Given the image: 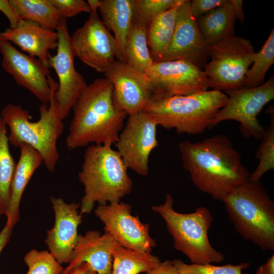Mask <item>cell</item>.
Segmentation results:
<instances>
[{
    "label": "cell",
    "mask_w": 274,
    "mask_h": 274,
    "mask_svg": "<svg viewBox=\"0 0 274 274\" xmlns=\"http://www.w3.org/2000/svg\"><path fill=\"white\" fill-rule=\"evenodd\" d=\"M227 98L223 91L214 90L188 95H152L143 111L158 126L175 129L178 134H199L211 128Z\"/></svg>",
    "instance_id": "4"
},
{
    "label": "cell",
    "mask_w": 274,
    "mask_h": 274,
    "mask_svg": "<svg viewBox=\"0 0 274 274\" xmlns=\"http://www.w3.org/2000/svg\"><path fill=\"white\" fill-rule=\"evenodd\" d=\"M113 258L112 274H139L155 267L161 262L151 253L131 250L118 242L111 250Z\"/></svg>",
    "instance_id": "25"
},
{
    "label": "cell",
    "mask_w": 274,
    "mask_h": 274,
    "mask_svg": "<svg viewBox=\"0 0 274 274\" xmlns=\"http://www.w3.org/2000/svg\"><path fill=\"white\" fill-rule=\"evenodd\" d=\"M184 0H133V21L148 28L158 16Z\"/></svg>",
    "instance_id": "31"
},
{
    "label": "cell",
    "mask_w": 274,
    "mask_h": 274,
    "mask_svg": "<svg viewBox=\"0 0 274 274\" xmlns=\"http://www.w3.org/2000/svg\"><path fill=\"white\" fill-rule=\"evenodd\" d=\"M115 145L128 168L140 176L149 174L151 152L158 145L156 121L142 111L128 116Z\"/></svg>",
    "instance_id": "10"
},
{
    "label": "cell",
    "mask_w": 274,
    "mask_h": 274,
    "mask_svg": "<svg viewBox=\"0 0 274 274\" xmlns=\"http://www.w3.org/2000/svg\"><path fill=\"white\" fill-rule=\"evenodd\" d=\"M0 11L8 18L10 24V27L14 28L17 26L20 19L9 0H0Z\"/></svg>",
    "instance_id": "36"
},
{
    "label": "cell",
    "mask_w": 274,
    "mask_h": 274,
    "mask_svg": "<svg viewBox=\"0 0 274 274\" xmlns=\"http://www.w3.org/2000/svg\"><path fill=\"white\" fill-rule=\"evenodd\" d=\"M227 0H193L190 1V8L192 15L196 19L220 7Z\"/></svg>",
    "instance_id": "35"
},
{
    "label": "cell",
    "mask_w": 274,
    "mask_h": 274,
    "mask_svg": "<svg viewBox=\"0 0 274 274\" xmlns=\"http://www.w3.org/2000/svg\"><path fill=\"white\" fill-rule=\"evenodd\" d=\"M53 90L49 106L42 104L39 110L40 117L36 122L31 121L29 112L19 105H6L1 112L10 133L9 144L19 147L22 144L30 145L42 155L46 169L53 172L59 159L57 142L64 130L63 120L57 111L55 92Z\"/></svg>",
    "instance_id": "5"
},
{
    "label": "cell",
    "mask_w": 274,
    "mask_h": 274,
    "mask_svg": "<svg viewBox=\"0 0 274 274\" xmlns=\"http://www.w3.org/2000/svg\"><path fill=\"white\" fill-rule=\"evenodd\" d=\"M183 3L158 16L147 28L148 46L154 62L161 61L169 45L175 27L177 10Z\"/></svg>",
    "instance_id": "24"
},
{
    "label": "cell",
    "mask_w": 274,
    "mask_h": 274,
    "mask_svg": "<svg viewBox=\"0 0 274 274\" xmlns=\"http://www.w3.org/2000/svg\"><path fill=\"white\" fill-rule=\"evenodd\" d=\"M56 31L58 33L57 53L49 56V67L55 71L58 88L55 92L58 115L62 120L67 117L77 100L87 84L75 68L73 52L66 18H63Z\"/></svg>",
    "instance_id": "12"
},
{
    "label": "cell",
    "mask_w": 274,
    "mask_h": 274,
    "mask_svg": "<svg viewBox=\"0 0 274 274\" xmlns=\"http://www.w3.org/2000/svg\"><path fill=\"white\" fill-rule=\"evenodd\" d=\"M181 274H193V273H190V272H186V273H181Z\"/></svg>",
    "instance_id": "42"
},
{
    "label": "cell",
    "mask_w": 274,
    "mask_h": 274,
    "mask_svg": "<svg viewBox=\"0 0 274 274\" xmlns=\"http://www.w3.org/2000/svg\"><path fill=\"white\" fill-rule=\"evenodd\" d=\"M256 274H274V254L268 258L267 262L260 266Z\"/></svg>",
    "instance_id": "41"
},
{
    "label": "cell",
    "mask_w": 274,
    "mask_h": 274,
    "mask_svg": "<svg viewBox=\"0 0 274 274\" xmlns=\"http://www.w3.org/2000/svg\"><path fill=\"white\" fill-rule=\"evenodd\" d=\"M0 52L3 56L2 65L5 71L42 104L49 103L53 90L58 86L50 76L49 67L36 57L19 51L1 36Z\"/></svg>",
    "instance_id": "15"
},
{
    "label": "cell",
    "mask_w": 274,
    "mask_h": 274,
    "mask_svg": "<svg viewBox=\"0 0 274 274\" xmlns=\"http://www.w3.org/2000/svg\"><path fill=\"white\" fill-rule=\"evenodd\" d=\"M20 19L55 30L63 18L50 0H9Z\"/></svg>",
    "instance_id": "26"
},
{
    "label": "cell",
    "mask_w": 274,
    "mask_h": 274,
    "mask_svg": "<svg viewBox=\"0 0 274 274\" xmlns=\"http://www.w3.org/2000/svg\"><path fill=\"white\" fill-rule=\"evenodd\" d=\"M152 95H188L208 90L204 72L184 60L154 62L145 74Z\"/></svg>",
    "instance_id": "11"
},
{
    "label": "cell",
    "mask_w": 274,
    "mask_h": 274,
    "mask_svg": "<svg viewBox=\"0 0 274 274\" xmlns=\"http://www.w3.org/2000/svg\"><path fill=\"white\" fill-rule=\"evenodd\" d=\"M255 53L249 40L235 35L209 45L203 70L209 88L220 91L243 88Z\"/></svg>",
    "instance_id": "8"
},
{
    "label": "cell",
    "mask_w": 274,
    "mask_h": 274,
    "mask_svg": "<svg viewBox=\"0 0 274 274\" xmlns=\"http://www.w3.org/2000/svg\"><path fill=\"white\" fill-rule=\"evenodd\" d=\"M190 3L184 0L179 7L173 36L160 61L184 60L202 70L209 59V45L191 12Z\"/></svg>",
    "instance_id": "16"
},
{
    "label": "cell",
    "mask_w": 274,
    "mask_h": 274,
    "mask_svg": "<svg viewBox=\"0 0 274 274\" xmlns=\"http://www.w3.org/2000/svg\"><path fill=\"white\" fill-rule=\"evenodd\" d=\"M172 263L180 274L186 272L193 274H243V270L247 268L249 263L243 262L236 265L231 263L222 266L207 264H188L180 259H174Z\"/></svg>",
    "instance_id": "33"
},
{
    "label": "cell",
    "mask_w": 274,
    "mask_h": 274,
    "mask_svg": "<svg viewBox=\"0 0 274 274\" xmlns=\"http://www.w3.org/2000/svg\"><path fill=\"white\" fill-rule=\"evenodd\" d=\"M76 57L100 73H106L118 56V46L114 36L99 19L91 13L84 25L71 36Z\"/></svg>",
    "instance_id": "13"
},
{
    "label": "cell",
    "mask_w": 274,
    "mask_h": 274,
    "mask_svg": "<svg viewBox=\"0 0 274 274\" xmlns=\"http://www.w3.org/2000/svg\"><path fill=\"white\" fill-rule=\"evenodd\" d=\"M131 213V205L121 201L99 205L94 211L104 225L105 232L111 235L120 245L151 253L156 243L150 235V225Z\"/></svg>",
    "instance_id": "14"
},
{
    "label": "cell",
    "mask_w": 274,
    "mask_h": 274,
    "mask_svg": "<svg viewBox=\"0 0 274 274\" xmlns=\"http://www.w3.org/2000/svg\"><path fill=\"white\" fill-rule=\"evenodd\" d=\"M267 112L270 114V121L268 126L265 129L261 143L255 153V158L259 163L250 174L249 181L259 182L261 178L267 172L274 169V111L270 107Z\"/></svg>",
    "instance_id": "30"
},
{
    "label": "cell",
    "mask_w": 274,
    "mask_h": 274,
    "mask_svg": "<svg viewBox=\"0 0 274 274\" xmlns=\"http://www.w3.org/2000/svg\"><path fill=\"white\" fill-rule=\"evenodd\" d=\"M24 261L28 267L26 274H61L64 269L46 250L32 249L25 254Z\"/></svg>",
    "instance_id": "32"
},
{
    "label": "cell",
    "mask_w": 274,
    "mask_h": 274,
    "mask_svg": "<svg viewBox=\"0 0 274 274\" xmlns=\"http://www.w3.org/2000/svg\"><path fill=\"white\" fill-rule=\"evenodd\" d=\"M12 184L6 225L13 228L19 219V206L24 191L36 170L43 163L40 153L29 145L21 144Z\"/></svg>",
    "instance_id": "21"
},
{
    "label": "cell",
    "mask_w": 274,
    "mask_h": 274,
    "mask_svg": "<svg viewBox=\"0 0 274 274\" xmlns=\"http://www.w3.org/2000/svg\"><path fill=\"white\" fill-rule=\"evenodd\" d=\"M224 92L227 100L215 115L211 128L225 120L236 121L240 124V132L245 138L253 137L261 141L265 128L257 116L263 107L274 98L273 76L257 87Z\"/></svg>",
    "instance_id": "9"
},
{
    "label": "cell",
    "mask_w": 274,
    "mask_h": 274,
    "mask_svg": "<svg viewBox=\"0 0 274 274\" xmlns=\"http://www.w3.org/2000/svg\"><path fill=\"white\" fill-rule=\"evenodd\" d=\"M54 212L53 227L47 231L45 243L50 253L60 264L70 262L71 257L78 240V228L82 222L78 203H67L60 197H51Z\"/></svg>",
    "instance_id": "17"
},
{
    "label": "cell",
    "mask_w": 274,
    "mask_h": 274,
    "mask_svg": "<svg viewBox=\"0 0 274 274\" xmlns=\"http://www.w3.org/2000/svg\"><path fill=\"white\" fill-rule=\"evenodd\" d=\"M231 5L236 19L241 23L244 22L245 15L243 10V1L242 0H228Z\"/></svg>",
    "instance_id": "38"
},
{
    "label": "cell",
    "mask_w": 274,
    "mask_h": 274,
    "mask_svg": "<svg viewBox=\"0 0 274 274\" xmlns=\"http://www.w3.org/2000/svg\"><path fill=\"white\" fill-rule=\"evenodd\" d=\"M117 243L109 233L101 234L97 230L88 231L83 235L79 234L70 262L61 274L83 262L88 263L96 274H112L111 250Z\"/></svg>",
    "instance_id": "19"
},
{
    "label": "cell",
    "mask_w": 274,
    "mask_h": 274,
    "mask_svg": "<svg viewBox=\"0 0 274 274\" xmlns=\"http://www.w3.org/2000/svg\"><path fill=\"white\" fill-rule=\"evenodd\" d=\"M105 75L113 84L114 98L121 109L128 116L143 111L152 96L144 75L117 60Z\"/></svg>",
    "instance_id": "18"
},
{
    "label": "cell",
    "mask_w": 274,
    "mask_h": 274,
    "mask_svg": "<svg viewBox=\"0 0 274 274\" xmlns=\"http://www.w3.org/2000/svg\"><path fill=\"white\" fill-rule=\"evenodd\" d=\"M63 274H96V273L88 263L83 262Z\"/></svg>",
    "instance_id": "39"
},
{
    "label": "cell",
    "mask_w": 274,
    "mask_h": 274,
    "mask_svg": "<svg viewBox=\"0 0 274 274\" xmlns=\"http://www.w3.org/2000/svg\"><path fill=\"white\" fill-rule=\"evenodd\" d=\"M184 168L201 191L222 201L233 189L249 181L250 173L228 136L216 134L196 143L179 144Z\"/></svg>",
    "instance_id": "1"
},
{
    "label": "cell",
    "mask_w": 274,
    "mask_h": 274,
    "mask_svg": "<svg viewBox=\"0 0 274 274\" xmlns=\"http://www.w3.org/2000/svg\"><path fill=\"white\" fill-rule=\"evenodd\" d=\"M125 53L126 63L143 75L154 63L147 43V27L133 21L127 36Z\"/></svg>",
    "instance_id": "27"
},
{
    "label": "cell",
    "mask_w": 274,
    "mask_h": 274,
    "mask_svg": "<svg viewBox=\"0 0 274 274\" xmlns=\"http://www.w3.org/2000/svg\"><path fill=\"white\" fill-rule=\"evenodd\" d=\"M50 2L65 18L74 17L82 12L92 13L88 3L83 0H50Z\"/></svg>",
    "instance_id": "34"
},
{
    "label": "cell",
    "mask_w": 274,
    "mask_h": 274,
    "mask_svg": "<svg viewBox=\"0 0 274 274\" xmlns=\"http://www.w3.org/2000/svg\"><path fill=\"white\" fill-rule=\"evenodd\" d=\"M74 116L65 139L68 149L90 144H115L127 114L116 104L114 87L107 78L87 85L73 107Z\"/></svg>",
    "instance_id": "2"
},
{
    "label": "cell",
    "mask_w": 274,
    "mask_h": 274,
    "mask_svg": "<svg viewBox=\"0 0 274 274\" xmlns=\"http://www.w3.org/2000/svg\"><path fill=\"white\" fill-rule=\"evenodd\" d=\"M12 229V227L5 225L0 232V254L10 240Z\"/></svg>",
    "instance_id": "40"
},
{
    "label": "cell",
    "mask_w": 274,
    "mask_h": 274,
    "mask_svg": "<svg viewBox=\"0 0 274 274\" xmlns=\"http://www.w3.org/2000/svg\"><path fill=\"white\" fill-rule=\"evenodd\" d=\"M144 274H180L170 260L160 262L158 265Z\"/></svg>",
    "instance_id": "37"
},
{
    "label": "cell",
    "mask_w": 274,
    "mask_h": 274,
    "mask_svg": "<svg viewBox=\"0 0 274 274\" xmlns=\"http://www.w3.org/2000/svg\"><path fill=\"white\" fill-rule=\"evenodd\" d=\"M7 128L0 117V218L8 211L16 165L10 150Z\"/></svg>",
    "instance_id": "28"
},
{
    "label": "cell",
    "mask_w": 274,
    "mask_h": 274,
    "mask_svg": "<svg viewBox=\"0 0 274 274\" xmlns=\"http://www.w3.org/2000/svg\"><path fill=\"white\" fill-rule=\"evenodd\" d=\"M174 198L166 194L164 203L152 207L164 220L174 240L175 248L185 254L192 264L221 263L224 255L211 244L208 232L213 220L210 211L204 207L194 212L181 213L173 208Z\"/></svg>",
    "instance_id": "7"
},
{
    "label": "cell",
    "mask_w": 274,
    "mask_h": 274,
    "mask_svg": "<svg viewBox=\"0 0 274 274\" xmlns=\"http://www.w3.org/2000/svg\"><path fill=\"white\" fill-rule=\"evenodd\" d=\"M0 36L49 67V50L57 48L58 45L56 31L45 28L31 21L20 19L16 27L6 28L0 33Z\"/></svg>",
    "instance_id": "20"
},
{
    "label": "cell",
    "mask_w": 274,
    "mask_h": 274,
    "mask_svg": "<svg viewBox=\"0 0 274 274\" xmlns=\"http://www.w3.org/2000/svg\"><path fill=\"white\" fill-rule=\"evenodd\" d=\"M235 17L228 1L197 19L199 29L209 45L234 35Z\"/></svg>",
    "instance_id": "23"
},
{
    "label": "cell",
    "mask_w": 274,
    "mask_h": 274,
    "mask_svg": "<svg viewBox=\"0 0 274 274\" xmlns=\"http://www.w3.org/2000/svg\"><path fill=\"white\" fill-rule=\"evenodd\" d=\"M274 63V30L272 28L262 48L254 56L253 65L247 73L243 87L253 88L264 83L265 75Z\"/></svg>",
    "instance_id": "29"
},
{
    "label": "cell",
    "mask_w": 274,
    "mask_h": 274,
    "mask_svg": "<svg viewBox=\"0 0 274 274\" xmlns=\"http://www.w3.org/2000/svg\"><path fill=\"white\" fill-rule=\"evenodd\" d=\"M222 202L229 220L244 239L263 251H274V203L260 181L242 184Z\"/></svg>",
    "instance_id": "6"
},
{
    "label": "cell",
    "mask_w": 274,
    "mask_h": 274,
    "mask_svg": "<svg viewBox=\"0 0 274 274\" xmlns=\"http://www.w3.org/2000/svg\"><path fill=\"white\" fill-rule=\"evenodd\" d=\"M103 23L111 30L118 46L117 60L126 63V41L133 19V0H99Z\"/></svg>",
    "instance_id": "22"
},
{
    "label": "cell",
    "mask_w": 274,
    "mask_h": 274,
    "mask_svg": "<svg viewBox=\"0 0 274 274\" xmlns=\"http://www.w3.org/2000/svg\"><path fill=\"white\" fill-rule=\"evenodd\" d=\"M127 169L112 146H88L78 173L79 181L84 187L80 214L90 213L96 202L103 205L119 202L130 194L133 185Z\"/></svg>",
    "instance_id": "3"
}]
</instances>
